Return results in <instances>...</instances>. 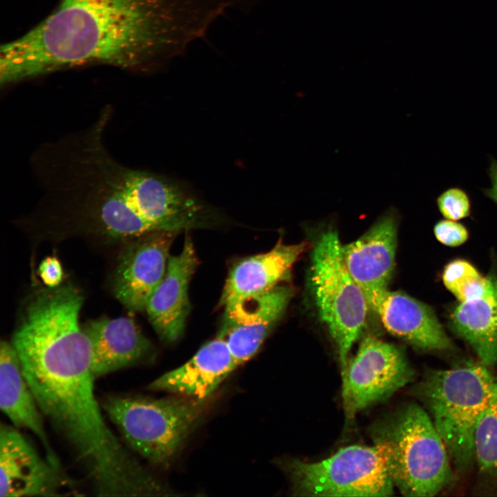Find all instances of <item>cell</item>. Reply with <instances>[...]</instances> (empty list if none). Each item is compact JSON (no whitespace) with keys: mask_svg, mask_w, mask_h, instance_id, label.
<instances>
[{"mask_svg":"<svg viewBox=\"0 0 497 497\" xmlns=\"http://www.w3.org/2000/svg\"><path fill=\"white\" fill-rule=\"evenodd\" d=\"M38 406L101 496H149L159 479L110 429L95 395L91 347L79 316L38 311L12 339Z\"/></svg>","mask_w":497,"mask_h":497,"instance_id":"1","label":"cell"},{"mask_svg":"<svg viewBox=\"0 0 497 497\" xmlns=\"http://www.w3.org/2000/svg\"><path fill=\"white\" fill-rule=\"evenodd\" d=\"M196 0H61L43 21L1 46L11 83L90 62L132 68L189 41Z\"/></svg>","mask_w":497,"mask_h":497,"instance_id":"2","label":"cell"},{"mask_svg":"<svg viewBox=\"0 0 497 497\" xmlns=\"http://www.w3.org/2000/svg\"><path fill=\"white\" fill-rule=\"evenodd\" d=\"M110 110L92 126L33 155L42 193L68 206L115 238H136L169 230L184 204L182 187L170 179L116 160L104 144Z\"/></svg>","mask_w":497,"mask_h":497,"instance_id":"3","label":"cell"},{"mask_svg":"<svg viewBox=\"0 0 497 497\" xmlns=\"http://www.w3.org/2000/svg\"><path fill=\"white\" fill-rule=\"evenodd\" d=\"M497 380L483 363L427 370L413 389L448 451L452 466L464 473L474 462V437Z\"/></svg>","mask_w":497,"mask_h":497,"instance_id":"4","label":"cell"},{"mask_svg":"<svg viewBox=\"0 0 497 497\" xmlns=\"http://www.w3.org/2000/svg\"><path fill=\"white\" fill-rule=\"evenodd\" d=\"M374 442L388 451L394 486L407 496H433L454 479L447 447L429 415L417 404H408L377 425Z\"/></svg>","mask_w":497,"mask_h":497,"instance_id":"5","label":"cell"},{"mask_svg":"<svg viewBox=\"0 0 497 497\" xmlns=\"http://www.w3.org/2000/svg\"><path fill=\"white\" fill-rule=\"evenodd\" d=\"M101 406L130 450L166 467L203 416L206 400L112 394Z\"/></svg>","mask_w":497,"mask_h":497,"instance_id":"6","label":"cell"},{"mask_svg":"<svg viewBox=\"0 0 497 497\" xmlns=\"http://www.w3.org/2000/svg\"><path fill=\"white\" fill-rule=\"evenodd\" d=\"M342 247L336 231L329 228L321 234L312 253L311 286L320 318L337 346L342 376L369 306L344 264Z\"/></svg>","mask_w":497,"mask_h":497,"instance_id":"7","label":"cell"},{"mask_svg":"<svg viewBox=\"0 0 497 497\" xmlns=\"http://www.w3.org/2000/svg\"><path fill=\"white\" fill-rule=\"evenodd\" d=\"M285 465L298 495L388 496L393 493L383 443L348 446L319 462L292 460Z\"/></svg>","mask_w":497,"mask_h":497,"instance_id":"8","label":"cell"},{"mask_svg":"<svg viewBox=\"0 0 497 497\" xmlns=\"http://www.w3.org/2000/svg\"><path fill=\"white\" fill-rule=\"evenodd\" d=\"M413 375L400 349L371 335L364 338L342 376L347 420L391 396L409 382Z\"/></svg>","mask_w":497,"mask_h":497,"instance_id":"9","label":"cell"},{"mask_svg":"<svg viewBox=\"0 0 497 497\" xmlns=\"http://www.w3.org/2000/svg\"><path fill=\"white\" fill-rule=\"evenodd\" d=\"M68 482L17 428L1 425V497L55 496Z\"/></svg>","mask_w":497,"mask_h":497,"instance_id":"10","label":"cell"},{"mask_svg":"<svg viewBox=\"0 0 497 497\" xmlns=\"http://www.w3.org/2000/svg\"><path fill=\"white\" fill-rule=\"evenodd\" d=\"M293 295L291 287L277 285L224 307L217 336L225 341L238 366L255 355Z\"/></svg>","mask_w":497,"mask_h":497,"instance_id":"11","label":"cell"},{"mask_svg":"<svg viewBox=\"0 0 497 497\" xmlns=\"http://www.w3.org/2000/svg\"><path fill=\"white\" fill-rule=\"evenodd\" d=\"M173 232L136 237L121 255L115 275L116 298L130 311L145 310L166 271Z\"/></svg>","mask_w":497,"mask_h":497,"instance_id":"12","label":"cell"},{"mask_svg":"<svg viewBox=\"0 0 497 497\" xmlns=\"http://www.w3.org/2000/svg\"><path fill=\"white\" fill-rule=\"evenodd\" d=\"M363 292L369 308L379 316L392 335L425 351H447L454 349L433 311L427 304L387 288Z\"/></svg>","mask_w":497,"mask_h":497,"instance_id":"13","label":"cell"},{"mask_svg":"<svg viewBox=\"0 0 497 497\" xmlns=\"http://www.w3.org/2000/svg\"><path fill=\"white\" fill-rule=\"evenodd\" d=\"M197 263L193 243L186 237L179 253L169 257L164 276L146 304L151 324L166 342L176 341L184 331L190 310L188 284Z\"/></svg>","mask_w":497,"mask_h":497,"instance_id":"14","label":"cell"},{"mask_svg":"<svg viewBox=\"0 0 497 497\" xmlns=\"http://www.w3.org/2000/svg\"><path fill=\"white\" fill-rule=\"evenodd\" d=\"M398 216L382 215L360 238L342 246L344 264L362 291L386 289L395 265Z\"/></svg>","mask_w":497,"mask_h":497,"instance_id":"15","label":"cell"},{"mask_svg":"<svg viewBox=\"0 0 497 497\" xmlns=\"http://www.w3.org/2000/svg\"><path fill=\"white\" fill-rule=\"evenodd\" d=\"M84 329L95 378L139 364L153 353L152 344L130 318H101L87 322Z\"/></svg>","mask_w":497,"mask_h":497,"instance_id":"16","label":"cell"},{"mask_svg":"<svg viewBox=\"0 0 497 497\" xmlns=\"http://www.w3.org/2000/svg\"><path fill=\"white\" fill-rule=\"evenodd\" d=\"M237 367L225 341L217 336L189 360L162 375L148 388L206 400Z\"/></svg>","mask_w":497,"mask_h":497,"instance_id":"17","label":"cell"},{"mask_svg":"<svg viewBox=\"0 0 497 497\" xmlns=\"http://www.w3.org/2000/svg\"><path fill=\"white\" fill-rule=\"evenodd\" d=\"M306 242H278L270 251L244 258L235 264L226 280L220 298L224 307L266 292L289 280L291 271Z\"/></svg>","mask_w":497,"mask_h":497,"instance_id":"18","label":"cell"},{"mask_svg":"<svg viewBox=\"0 0 497 497\" xmlns=\"http://www.w3.org/2000/svg\"><path fill=\"white\" fill-rule=\"evenodd\" d=\"M0 408L14 427L31 431L39 440L48 460L61 468L19 355L12 342L5 340L0 346Z\"/></svg>","mask_w":497,"mask_h":497,"instance_id":"19","label":"cell"},{"mask_svg":"<svg viewBox=\"0 0 497 497\" xmlns=\"http://www.w3.org/2000/svg\"><path fill=\"white\" fill-rule=\"evenodd\" d=\"M488 276L485 293L477 299L459 302L449 316L451 329L487 367L497 362V273Z\"/></svg>","mask_w":497,"mask_h":497,"instance_id":"20","label":"cell"},{"mask_svg":"<svg viewBox=\"0 0 497 497\" xmlns=\"http://www.w3.org/2000/svg\"><path fill=\"white\" fill-rule=\"evenodd\" d=\"M474 462L486 487L497 491V381L474 437Z\"/></svg>","mask_w":497,"mask_h":497,"instance_id":"21","label":"cell"},{"mask_svg":"<svg viewBox=\"0 0 497 497\" xmlns=\"http://www.w3.org/2000/svg\"><path fill=\"white\" fill-rule=\"evenodd\" d=\"M436 204L445 219L458 221L471 214L469 195L460 187H450L445 190L436 198Z\"/></svg>","mask_w":497,"mask_h":497,"instance_id":"22","label":"cell"},{"mask_svg":"<svg viewBox=\"0 0 497 497\" xmlns=\"http://www.w3.org/2000/svg\"><path fill=\"white\" fill-rule=\"evenodd\" d=\"M480 275L469 262L457 259L445 266L442 279L445 287L454 295L470 280Z\"/></svg>","mask_w":497,"mask_h":497,"instance_id":"23","label":"cell"},{"mask_svg":"<svg viewBox=\"0 0 497 497\" xmlns=\"http://www.w3.org/2000/svg\"><path fill=\"white\" fill-rule=\"evenodd\" d=\"M433 233L436 239L448 246H458L465 243L468 237V231L460 222L451 220H442L434 226Z\"/></svg>","mask_w":497,"mask_h":497,"instance_id":"24","label":"cell"},{"mask_svg":"<svg viewBox=\"0 0 497 497\" xmlns=\"http://www.w3.org/2000/svg\"><path fill=\"white\" fill-rule=\"evenodd\" d=\"M39 275L46 287L55 288L62 284L64 270L56 256L44 258L39 266Z\"/></svg>","mask_w":497,"mask_h":497,"instance_id":"25","label":"cell"},{"mask_svg":"<svg viewBox=\"0 0 497 497\" xmlns=\"http://www.w3.org/2000/svg\"><path fill=\"white\" fill-rule=\"evenodd\" d=\"M488 174L491 180V186L483 190L484 194L497 204V160L491 159Z\"/></svg>","mask_w":497,"mask_h":497,"instance_id":"26","label":"cell"}]
</instances>
